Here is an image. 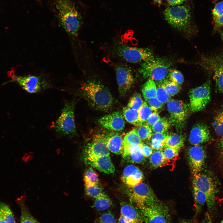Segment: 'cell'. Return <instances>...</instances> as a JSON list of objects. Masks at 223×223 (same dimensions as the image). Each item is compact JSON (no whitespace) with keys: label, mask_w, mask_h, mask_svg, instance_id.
<instances>
[{"label":"cell","mask_w":223,"mask_h":223,"mask_svg":"<svg viewBox=\"0 0 223 223\" xmlns=\"http://www.w3.org/2000/svg\"><path fill=\"white\" fill-rule=\"evenodd\" d=\"M54 7L60 24L67 33L77 37L82 17L72 0H54Z\"/></svg>","instance_id":"6da1fadb"},{"label":"cell","mask_w":223,"mask_h":223,"mask_svg":"<svg viewBox=\"0 0 223 223\" xmlns=\"http://www.w3.org/2000/svg\"><path fill=\"white\" fill-rule=\"evenodd\" d=\"M81 89L89 104L101 111H107L113 104V98L110 92L98 82L89 81L82 84Z\"/></svg>","instance_id":"7a4b0ae2"},{"label":"cell","mask_w":223,"mask_h":223,"mask_svg":"<svg viewBox=\"0 0 223 223\" xmlns=\"http://www.w3.org/2000/svg\"><path fill=\"white\" fill-rule=\"evenodd\" d=\"M168 23L174 28L186 33L191 31V15L187 6L177 5L166 8L163 12Z\"/></svg>","instance_id":"3957f363"},{"label":"cell","mask_w":223,"mask_h":223,"mask_svg":"<svg viewBox=\"0 0 223 223\" xmlns=\"http://www.w3.org/2000/svg\"><path fill=\"white\" fill-rule=\"evenodd\" d=\"M172 65V62L168 58H155L152 60L143 63L138 72L144 78H149L160 82L164 80Z\"/></svg>","instance_id":"277c9868"},{"label":"cell","mask_w":223,"mask_h":223,"mask_svg":"<svg viewBox=\"0 0 223 223\" xmlns=\"http://www.w3.org/2000/svg\"><path fill=\"white\" fill-rule=\"evenodd\" d=\"M193 185L205 194L208 212L211 214H213L216 210V196L217 189L212 177L208 174L200 173L194 174Z\"/></svg>","instance_id":"5b68a950"},{"label":"cell","mask_w":223,"mask_h":223,"mask_svg":"<svg viewBox=\"0 0 223 223\" xmlns=\"http://www.w3.org/2000/svg\"><path fill=\"white\" fill-rule=\"evenodd\" d=\"M75 103L66 102L55 125V129L63 135L73 137L77 134L74 118Z\"/></svg>","instance_id":"8992f818"},{"label":"cell","mask_w":223,"mask_h":223,"mask_svg":"<svg viewBox=\"0 0 223 223\" xmlns=\"http://www.w3.org/2000/svg\"><path fill=\"white\" fill-rule=\"evenodd\" d=\"M128 187L130 198L139 208L150 206L160 202L152 189L145 183L142 182L135 186Z\"/></svg>","instance_id":"52a82bcc"},{"label":"cell","mask_w":223,"mask_h":223,"mask_svg":"<svg viewBox=\"0 0 223 223\" xmlns=\"http://www.w3.org/2000/svg\"><path fill=\"white\" fill-rule=\"evenodd\" d=\"M139 209L145 223H172L168 208L160 201L152 205Z\"/></svg>","instance_id":"ba28073f"},{"label":"cell","mask_w":223,"mask_h":223,"mask_svg":"<svg viewBox=\"0 0 223 223\" xmlns=\"http://www.w3.org/2000/svg\"><path fill=\"white\" fill-rule=\"evenodd\" d=\"M189 96L191 112H196L203 110L211 99L210 81H208L201 85L190 89Z\"/></svg>","instance_id":"9c48e42d"},{"label":"cell","mask_w":223,"mask_h":223,"mask_svg":"<svg viewBox=\"0 0 223 223\" xmlns=\"http://www.w3.org/2000/svg\"><path fill=\"white\" fill-rule=\"evenodd\" d=\"M199 63L212 74L217 91L223 94V58L219 56H203Z\"/></svg>","instance_id":"30bf717a"},{"label":"cell","mask_w":223,"mask_h":223,"mask_svg":"<svg viewBox=\"0 0 223 223\" xmlns=\"http://www.w3.org/2000/svg\"><path fill=\"white\" fill-rule=\"evenodd\" d=\"M118 52L123 59L131 63L144 62L155 58L152 51L148 48L123 46L119 47Z\"/></svg>","instance_id":"8fae6325"},{"label":"cell","mask_w":223,"mask_h":223,"mask_svg":"<svg viewBox=\"0 0 223 223\" xmlns=\"http://www.w3.org/2000/svg\"><path fill=\"white\" fill-rule=\"evenodd\" d=\"M166 107L172 122L178 128L182 127L187 120L190 110L189 105L180 100L171 99Z\"/></svg>","instance_id":"7c38bea8"},{"label":"cell","mask_w":223,"mask_h":223,"mask_svg":"<svg viewBox=\"0 0 223 223\" xmlns=\"http://www.w3.org/2000/svg\"><path fill=\"white\" fill-rule=\"evenodd\" d=\"M115 70L119 92L121 96H124L133 83V74L131 69L124 65L118 66Z\"/></svg>","instance_id":"4fadbf2b"},{"label":"cell","mask_w":223,"mask_h":223,"mask_svg":"<svg viewBox=\"0 0 223 223\" xmlns=\"http://www.w3.org/2000/svg\"><path fill=\"white\" fill-rule=\"evenodd\" d=\"M188 155L189 165L193 174L200 173L204 166L206 157L204 149L200 145L193 146L189 149Z\"/></svg>","instance_id":"5bb4252c"},{"label":"cell","mask_w":223,"mask_h":223,"mask_svg":"<svg viewBox=\"0 0 223 223\" xmlns=\"http://www.w3.org/2000/svg\"><path fill=\"white\" fill-rule=\"evenodd\" d=\"M12 77L13 81L17 82L24 90L29 93H34L40 92L45 87L43 82L40 77L37 76H15Z\"/></svg>","instance_id":"9a60e30c"},{"label":"cell","mask_w":223,"mask_h":223,"mask_svg":"<svg viewBox=\"0 0 223 223\" xmlns=\"http://www.w3.org/2000/svg\"><path fill=\"white\" fill-rule=\"evenodd\" d=\"M99 124L102 127L115 131H122L125 127L124 116L121 112L116 111L99 118Z\"/></svg>","instance_id":"2e32d148"},{"label":"cell","mask_w":223,"mask_h":223,"mask_svg":"<svg viewBox=\"0 0 223 223\" xmlns=\"http://www.w3.org/2000/svg\"><path fill=\"white\" fill-rule=\"evenodd\" d=\"M84 151V158L110 155L109 151L100 135H97L91 142L89 143Z\"/></svg>","instance_id":"e0dca14e"},{"label":"cell","mask_w":223,"mask_h":223,"mask_svg":"<svg viewBox=\"0 0 223 223\" xmlns=\"http://www.w3.org/2000/svg\"><path fill=\"white\" fill-rule=\"evenodd\" d=\"M211 137L207 125L200 123L193 127L190 132L189 140L192 145H198L208 142L210 140Z\"/></svg>","instance_id":"ac0fdd59"},{"label":"cell","mask_w":223,"mask_h":223,"mask_svg":"<svg viewBox=\"0 0 223 223\" xmlns=\"http://www.w3.org/2000/svg\"><path fill=\"white\" fill-rule=\"evenodd\" d=\"M143 175L137 166L131 164L124 169L121 177L123 182L129 187L135 186L142 182Z\"/></svg>","instance_id":"d6986e66"},{"label":"cell","mask_w":223,"mask_h":223,"mask_svg":"<svg viewBox=\"0 0 223 223\" xmlns=\"http://www.w3.org/2000/svg\"><path fill=\"white\" fill-rule=\"evenodd\" d=\"M100 135L109 151L117 155L122 154L123 139L120 134L112 132Z\"/></svg>","instance_id":"ffe728a7"},{"label":"cell","mask_w":223,"mask_h":223,"mask_svg":"<svg viewBox=\"0 0 223 223\" xmlns=\"http://www.w3.org/2000/svg\"><path fill=\"white\" fill-rule=\"evenodd\" d=\"M85 162L100 171L107 174L113 173L114 166L110 155L91 157L84 158Z\"/></svg>","instance_id":"44dd1931"},{"label":"cell","mask_w":223,"mask_h":223,"mask_svg":"<svg viewBox=\"0 0 223 223\" xmlns=\"http://www.w3.org/2000/svg\"><path fill=\"white\" fill-rule=\"evenodd\" d=\"M120 214L137 223H142L143 220L139 208L128 203H123L120 206Z\"/></svg>","instance_id":"7402d4cb"},{"label":"cell","mask_w":223,"mask_h":223,"mask_svg":"<svg viewBox=\"0 0 223 223\" xmlns=\"http://www.w3.org/2000/svg\"><path fill=\"white\" fill-rule=\"evenodd\" d=\"M142 143V140L133 129L127 133L123 140L122 155L123 158L126 156L133 148L141 145Z\"/></svg>","instance_id":"603a6c76"},{"label":"cell","mask_w":223,"mask_h":223,"mask_svg":"<svg viewBox=\"0 0 223 223\" xmlns=\"http://www.w3.org/2000/svg\"><path fill=\"white\" fill-rule=\"evenodd\" d=\"M123 114L126 120L133 125L139 126L144 124L140 119L138 110L125 107L123 109Z\"/></svg>","instance_id":"cb8c5ba5"},{"label":"cell","mask_w":223,"mask_h":223,"mask_svg":"<svg viewBox=\"0 0 223 223\" xmlns=\"http://www.w3.org/2000/svg\"><path fill=\"white\" fill-rule=\"evenodd\" d=\"M184 139L181 135L175 133L168 134L164 147H171L180 151L184 146Z\"/></svg>","instance_id":"d4e9b609"},{"label":"cell","mask_w":223,"mask_h":223,"mask_svg":"<svg viewBox=\"0 0 223 223\" xmlns=\"http://www.w3.org/2000/svg\"><path fill=\"white\" fill-rule=\"evenodd\" d=\"M150 164L153 168H156L168 164L164 157L162 150H155L150 157Z\"/></svg>","instance_id":"484cf974"},{"label":"cell","mask_w":223,"mask_h":223,"mask_svg":"<svg viewBox=\"0 0 223 223\" xmlns=\"http://www.w3.org/2000/svg\"><path fill=\"white\" fill-rule=\"evenodd\" d=\"M193 191L195 207V214L197 215L200 213L203 206L206 203V197L203 192L193 185Z\"/></svg>","instance_id":"4316f807"},{"label":"cell","mask_w":223,"mask_h":223,"mask_svg":"<svg viewBox=\"0 0 223 223\" xmlns=\"http://www.w3.org/2000/svg\"><path fill=\"white\" fill-rule=\"evenodd\" d=\"M168 135L165 133H155L153 134L150 138L151 146L155 150H162L165 147Z\"/></svg>","instance_id":"83f0119b"},{"label":"cell","mask_w":223,"mask_h":223,"mask_svg":"<svg viewBox=\"0 0 223 223\" xmlns=\"http://www.w3.org/2000/svg\"><path fill=\"white\" fill-rule=\"evenodd\" d=\"M141 145L133 148L129 154L124 158H126L128 161L132 163L138 164L144 163L145 157L142 151Z\"/></svg>","instance_id":"f1b7e54d"},{"label":"cell","mask_w":223,"mask_h":223,"mask_svg":"<svg viewBox=\"0 0 223 223\" xmlns=\"http://www.w3.org/2000/svg\"><path fill=\"white\" fill-rule=\"evenodd\" d=\"M157 87L155 81L149 79L143 85L142 92L145 100L156 97Z\"/></svg>","instance_id":"f546056e"},{"label":"cell","mask_w":223,"mask_h":223,"mask_svg":"<svg viewBox=\"0 0 223 223\" xmlns=\"http://www.w3.org/2000/svg\"><path fill=\"white\" fill-rule=\"evenodd\" d=\"M213 127L217 136L221 138L223 136V106L216 113L214 118Z\"/></svg>","instance_id":"4dcf8cb0"},{"label":"cell","mask_w":223,"mask_h":223,"mask_svg":"<svg viewBox=\"0 0 223 223\" xmlns=\"http://www.w3.org/2000/svg\"><path fill=\"white\" fill-rule=\"evenodd\" d=\"M112 204L111 199L104 193L94 199V206L98 210H106L110 207Z\"/></svg>","instance_id":"1f68e13d"},{"label":"cell","mask_w":223,"mask_h":223,"mask_svg":"<svg viewBox=\"0 0 223 223\" xmlns=\"http://www.w3.org/2000/svg\"><path fill=\"white\" fill-rule=\"evenodd\" d=\"M133 129L142 141L149 139L153 134L151 127L146 123Z\"/></svg>","instance_id":"d6a6232c"},{"label":"cell","mask_w":223,"mask_h":223,"mask_svg":"<svg viewBox=\"0 0 223 223\" xmlns=\"http://www.w3.org/2000/svg\"><path fill=\"white\" fill-rule=\"evenodd\" d=\"M84 179L85 186L98 185V175L91 167H89L85 171Z\"/></svg>","instance_id":"836d02e7"},{"label":"cell","mask_w":223,"mask_h":223,"mask_svg":"<svg viewBox=\"0 0 223 223\" xmlns=\"http://www.w3.org/2000/svg\"><path fill=\"white\" fill-rule=\"evenodd\" d=\"M170 126L168 120L165 117L160 119L154 124L151 127L154 133H165Z\"/></svg>","instance_id":"e575fe53"},{"label":"cell","mask_w":223,"mask_h":223,"mask_svg":"<svg viewBox=\"0 0 223 223\" xmlns=\"http://www.w3.org/2000/svg\"><path fill=\"white\" fill-rule=\"evenodd\" d=\"M156 89V97L163 104L171 99V96L166 90L162 81L160 82Z\"/></svg>","instance_id":"d590c367"},{"label":"cell","mask_w":223,"mask_h":223,"mask_svg":"<svg viewBox=\"0 0 223 223\" xmlns=\"http://www.w3.org/2000/svg\"><path fill=\"white\" fill-rule=\"evenodd\" d=\"M0 210L5 223H15L13 213L9 207L5 203H0Z\"/></svg>","instance_id":"8d00e7d4"},{"label":"cell","mask_w":223,"mask_h":223,"mask_svg":"<svg viewBox=\"0 0 223 223\" xmlns=\"http://www.w3.org/2000/svg\"><path fill=\"white\" fill-rule=\"evenodd\" d=\"M140 119L143 123L145 124L149 117L152 113L153 111L147 103L143 101L141 107L138 110Z\"/></svg>","instance_id":"74e56055"},{"label":"cell","mask_w":223,"mask_h":223,"mask_svg":"<svg viewBox=\"0 0 223 223\" xmlns=\"http://www.w3.org/2000/svg\"><path fill=\"white\" fill-rule=\"evenodd\" d=\"M162 83L170 96H173L177 94L181 88V85L170 80H164Z\"/></svg>","instance_id":"f35d334b"},{"label":"cell","mask_w":223,"mask_h":223,"mask_svg":"<svg viewBox=\"0 0 223 223\" xmlns=\"http://www.w3.org/2000/svg\"><path fill=\"white\" fill-rule=\"evenodd\" d=\"M165 159L169 164L175 160L179 155V150L170 147H165L162 150Z\"/></svg>","instance_id":"ab89813d"},{"label":"cell","mask_w":223,"mask_h":223,"mask_svg":"<svg viewBox=\"0 0 223 223\" xmlns=\"http://www.w3.org/2000/svg\"><path fill=\"white\" fill-rule=\"evenodd\" d=\"M143 102L140 94L136 93L130 98L127 106L132 109L138 110L142 105Z\"/></svg>","instance_id":"60d3db41"},{"label":"cell","mask_w":223,"mask_h":223,"mask_svg":"<svg viewBox=\"0 0 223 223\" xmlns=\"http://www.w3.org/2000/svg\"><path fill=\"white\" fill-rule=\"evenodd\" d=\"M85 188L86 194L89 196L94 199L104 193L102 188L98 185L85 186Z\"/></svg>","instance_id":"b9f144b4"},{"label":"cell","mask_w":223,"mask_h":223,"mask_svg":"<svg viewBox=\"0 0 223 223\" xmlns=\"http://www.w3.org/2000/svg\"><path fill=\"white\" fill-rule=\"evenodd\" d=\"M168 74L170 81L180 85L183 83L184 77L182 73L176 69L170 70Z\"/></svg>","instance_id":"7bdbcfd3"},{"label":"cell","mask_w":223,"mask_h":223,"mask_svg":"<svg viewBox=\"0 0 223 223\" xmlns=\"http://www.w3.org/2000/svg\"><path fill=\"white\" fill-rule=\"evenodd\" d=\"M146 103L153 111L157 112L162 108L163 104L159 101L156 97L145 100Z\"/></svg>","instance_id":"ee69618b"},{"label":"cell","mask_w":223,"mask_h":223,"mask_svg":"<svg viewBox=\"0 0 223 223\" xmlns=\"http://www.w3.org/2000/svg\"><path fill=\"white\" fill-rule=\"evenodd\" d=\"M98 223H116L113 214L109 211L102 214L100 216Z\"/></svg>","instance_id":"f6af8a7d"},{"label":"cell","mask_w":223,"mask_h":223,"mask_svg":"<svg viewBox=\"0 0 223 223\" xmlns=\"http://www.w3.org/2000/svg\"><path fill=\"white\" fill-rule=\"evenodd\" d=\"M20 223H38L37 221L26 210H22Z\"/></svg>","instance_id":"bcb514c9"},{"label":"cell","mask_w":223,"mask_h":223,"mask_svg":"<svg viewBox=\"0 0 223 223\" xmlns=\"http://www.w3.org/2000/svg\"><path fill=\"white\" fill-rule=\"evenodd\" d=\"M212 14L214 20L223 14V0L216 4L212 10Z\"/></svg>","instance_id":"7dc6e473"},{"label":"cell","mask_w":223,"mask_h":223,"mask_svg":"<svg viewBox=\"0 0 223 223\" xmlns=\"http://www.w3.org/2000/svg\"><path fill=\"white\" fill-rule=\"evenodd\" d=\"M160 118L158 113L157 112H153L149 117L146 123L151 127Z\"/></svg>","instance_id":"c3c4849f"},{"label":"cell","mask_w":223,"mask_h":223,"mask_svg":"<svg viewBox=\"0 0 223 223\" xmlns=\"http://www.w3.org/2000/svg\"><path fill=\"white\" fill-rule=\"evenodd\" d=\"M141 148L145 157L150 156L153 152V149L151 146L142 143L141 145Z\"/></svg>","instance_id":"681fc988"},{"label":"cell","mask_w":223,"mask_h":223,"mask_svg":"<svg viewBox=\"0 0 223 223\" xmlns=\"http://www.w3.org/2000/svg\"><path fill=\"white\" fill-rule=\"evenodd\" d=\"M215 28L218 29L223 27V14L218 18L214 19Z\"/></svg>","instance_id":"f907efd6"},{"label":"cell","mask_w":223,"mask_h":223,"mask_svg":"<svg viewBox=\"0 0 223 223\" xmlns=\"http://www.w3.org/2000/svg\"><path fill=\"white\" fill-rule=\"evenodd\" d=\"M186 0H167L168 3L171 6L179 5Z\"/></svg>","instance_id":"816d5d0a"},{"label":"cell","mask_w":223,"mask_h":223,"mask_svg":"<svg viewBox=\"0 0 223 223\" xmlns=\"http://www.w3.org/2000/svg\"><path fill=\"white\" fill-rule=\"evenodd\" d=\"M200 223H213L209 212H207Z\"/></svg>","instance_id":"f5cc1de1"},{"label":"cell","mask_w":223,"mask_h":223,"mask_svg":"<svg viewBox=\"0 0 223 223\" xmlns=\"http://www.w3.org/2000/svg\"><path fill=\"white\" fill-rule=\"evenodd\" d=\"M118 223H137L120 214Z\"/></svg>","instance_id":"db71d44e"},{"label":"cell","mask_w":223,"mask_h":223,"mask_svg":"<svg viewBox=\"0 0 223 223\" xmlns=\"http://www.w3.org/2000/svg\"><path fill=\"white\" fill-rule=\"evenodd\" d=\"M218 146L219 148L222 151H223V136L221 137L218 142Z\"/></svg>","instance_id":"11a10c76"},{"label":"cell","mask_w":223,"mask_h":223,"mask_svg":"<svg viewBox=\"0 0 223 223\" xmlns=\"http://www.w3.org/2000/svg\"><path fill=\"white\" fill-rule=\"evenodd\" d=\"M152 1L155 4L159 6L162 4L163 0H152Z\"/></svg>","instance_id":"9f6ffc18"},{"label":"cell","mask_w":223,"mask_h":223,"mask_svg":"<svg viewBox=\"0 0 223 223\" xmlns=\"http://www.w3.org/2000/svg\"><path fill=\"white\" fill-rule=\"evenodd\" d=\"M179 223H193V222L190 220L183 219L180 221Z\"/></svg>","instance_id":"6f0895ef"},{"label":"cell","mask_w":223,"mask_h":223,"mask_svg":"<svg viewBox=\"0 0 223 223\" xmlns=\"http://www.w3.org/2000/svg\"><path fill=\"white\" fill-rule=\"evenodd\" d=\"M0 223H5L1 211L0 210Z\"/></svg>","instance_id":"680465c9"},{"label":"cell","mask_w":223,"mask_h":223,"mask_svg":"<svg viewBox=\"0 0 223 223\" xmlns=\"http://www.w3.org/2000/svg\"><path fill=\"white\" fill-rule=\"evenodd\" d=\"M221 38L223 41V32L221 33Z\"/></svg>","instance_id":"91938a15"},{"label":"cell","mask_w":223,"mask_h":223,"mask_svg":"<svg viewBox=\"0 0 223 223\" xmlns=\"http://www.w3.org/2000/svg\"><path fill=\"white\" fill-rule=\"evenodd\" d=\"M220 223H223V220Z\"/></svg>","instance_id":"94428289"},{"label":"cell","mask_w":223,"mask_h":223,"mask_svg":"<svg viewBox=\"0 0 223 223\" xmlns=\"http://www.w3.org/2000/svg\"><path fill=\"white\" fill-rule=\"evenodd\" d=\"M222 152H223V151Z\"/></svg>","instance_id":"6125c7cd"}]
</instances>
